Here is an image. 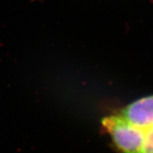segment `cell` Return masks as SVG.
Segmentation results:
<instances>
[{
	"label": "cell",
	"mask_w": 153,
	"mask_h": 153,
	"mask_svg": "<svg viewBox=\"0 0 153 153\" xmlns=\"http://www.w3.org/2000/svg\"><path fill=\"white\" fill-rule=\"evenodd\" d=\"M101 125L120 153H138L145 138V129L134 126L117 113L104 117Z\"/></svg>",
	"instance_id": "cell-1"
},
{
	"label": "cell",
	"mask_w": 153,
	"mask_h": 153,
	"mask_svg": "<svg viewBox=\"0 0 153 153\" xmlns=\"http://www.w3.org/2000/svg\"><path fill=\"white\" fill-rule=\"evenodd\" d=\"M130 123L146 130L153 125V95L143 97L117 112Z\"/></svg>",
	"instance_id": "cell-2"
},
{
	"label": "cell",
	"mask_w": 153,
	"mask_h": 153,
	"mask_svg": "<svg viewBox=\"0 0 153 153\" xmlns=\"http://www.w3.org/2000/svg\"><path fill=\"white\" fill-rule=\"evenodd\" d=\"M138 153H153V125L145 130L144 140Z\"/></svg>",
	"instance_id": "cell-3"
}]
</instances>
